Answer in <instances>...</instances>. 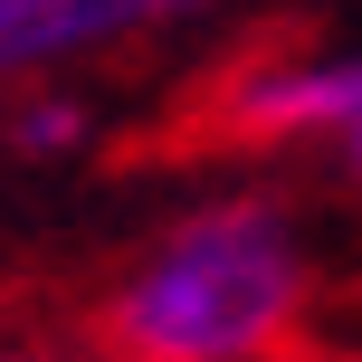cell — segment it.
I'll use <instances>...</instances> for the list:
<instances>
[{"label": "cell", "mask_w": 362, "mask_h": 362, "mask_svg": "<svg viewBox=\"0 0 362 362\" xmlns=\"http://www.w3.org/2000/svg\"><path fill=\"white\" fill-rule=\"evenodd\" d=\"M0 362H124L105 334H67V325H0Z\"/></svg>", "instance_id": "obj_4"}, {"label": "cell", "mask_w": 362, "mask_h": 362, "mask_svg": "<svg viewBox=\"0 0 362 362\" xmlns=\"http://www.w3.org/2000/svg\"><path fill=\"white\" fill-rule=\"evenodd\" d=\"M10 144H19V153H76V144H86V105H67V95H29V105L10 115Z\"/></svg>", "instance_id": "obj_5"}, {"label": "cell", "mask_w": 362, "mask_h": 362, "mask_svg": "<svg viewBox=\"0 0 362 362\" xmlns=\"http://www.w3.org/2000/svg\"><path fill=\"white\" fill-rule=\"evenodd\" d=\"M305 238L286 200H200L105 286V344L124 362H276L305 325Z\"/></svg>", "instance_id": "obj_1"}, {"label": "cell", "mask_w": 362, "mask_h": 362, "mask_svg": "<svg viewBox=\"0 0 362 362\" xmlns=\"http://www.w3.org/2000/svg\"><path fill=\"white\" fill-rule=\"evenodd\" d=\"M210 124L229 144H296V134H344L362 124V48L334 57H257L219 86Z\"/></svg>", "instance_id": "obj_2"}, {"label": "cell", "mask_w": 362, "mask_h": 362, "mask_svg": "<svg viewBox=\"0 0 362 362\" xmlns=\"http://www.w3.org/2000/svg\"><path fill=\"white\" fill-rule=\"evenodd\" d=\"M200 10H219V0H0V86L76 67V57H105V48H134V38L181 29Z\"/></svg>", "instance_id": "obj_3"}, {"label": "cell", "mask_w": 362, "mask_h": 362, "mask_svg": "<svg viewBox=\"0 0 362 362\" xmlns=\"http://www.w3.org/2000/svg\"><path fill=\"white\" fill-rule=\"evenodd\" d=\"M344 153H353V172H362V124H344Z\"/></svg>", "instance_id": "obj_6"}]
</instances>
